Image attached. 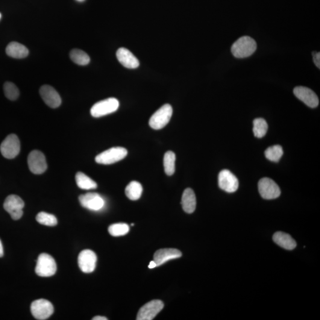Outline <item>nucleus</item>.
<instances>
[{"mask_svg":"<svg viewBox=\"0 0 320 320\" xmlns=\"http://www.w3.org/2000/svg\"><path fill=\"white\" fill-rule=\"evenodd\" d=\"M155 267H157L156 263H155L154 261H151L150 263H149V265L148 266V268L149 269H153V268H155Z\"/></svg>","mask_w":320,"mask_h":320,"instance_id":"nucleus-34","label":"nucleus"},{"mask_svg":"<svg viewBox=\"0 0 320 320\" xmlns=\"http://www.w3.org/2000/svg\"><path fill=\"white\" fill-rule=\"evenodd\" d=\"M93 320H107L108 319L107 318V317H102V316H96L94 317V318L92 319Z\"/></svg>","mask_w":320,"mask_h":320,"instance_id":"nucleus-33","label":"nucleus"},{"mask_svg":"<svg viewBox=\"0 0 320 320\" xmlns=\"http://www.w3.org/2000/svg\"><path fill=\"white\" fill-rule=\"evenodd\" d=\"M260 195L263 199H275L281 195V189L278 185L271 178H263L258 184Z\"/></svg>","mask_w":320,"mask_h":320,"instance_id":"nucleus-9","label":"nucleus"},{"mask_svg":"<svg viewBox=\"0 0 320 320\" xmlns=\"http://www.w3.org/2000/svg\"><path fill=\"white\" fill-rule=\"evenodd\" d=\"M3 207L4 210L10 214L11 218L18 220L23 216V209L25 207V202L19 196L11 195L5 199Z\"/></svg>","mask_w":320,"mask_h":320,"instance_id":"nucleus-8","label":"nucleus"},{"mask_svg":"<svg viewBox=\"0 0 320 320\" xmlns=\"http://www.w3.org/2000/svg\"><path fill=\"white\" fill-rule=\"evenodd\" d=\"M117 60L125 68L136 69L140 66V62L128 49L120 48L116 52Z\"/></svg>","mask_w":320,"mask_h":320,"instance_id":"nucleus-17","label":"nucleus"},{"mask_svg":"<svg viewBox=\"0 0 320 320\" xmlns=\"http://www.w3.org/2000/svg\"><path fill=\"white\" fill-rule=\"evenodd\" d=\"M39 92L41 98L49 107L55 108L60 107L62 100L54 88L44 85L40 87Z\"/></svg>","mask_w":320,"mask_h":320,"instance_id":"nucleus-16","label":"nucleus"},{"mask_svg":"<svg viewBox=\"0 0 320 320\" xmlns=\"http://www.w3.org/2000/svg\"><path fill=\"white\" fill-rule=\"evenodd\" d=\"M173 114V108L169 104H166L152 114L149 120V125L155 130H159L168 124Z\"/></svg>","mask_w":320,"mask_h":320,"instance_id":"nucleus-2","label":"nucleus"},{"mask_svg":"<svg viewBox=\"0 0 320 320\" xmlns=\"http://www.w3.org/2000/svg\"><path fill=\"white\" fill-rule=\"evenodd\" d=\"M142 184L139 182L133 181L126 186L125 194L130 200L137 201L139 200L142 196Z\"/></svg>","mask_w":320,"mask_h":320,"instance_id":"nucleus-23","label":"nucleus"},{"mask_svg":"<svg viewBox=\"0 0 320 320\" xmlns=\"http://www.w3.org/2000/svg\"><path fill=\"white\" fill-rule=\"evenodd\" d=\"M273 240L278 246L286 249L291 250L296 247V243L292 237L283 232L276 233L273 236Z\"/></svg>","mask_w":320,"mask_h":320,"instance_id":"nucleus-21","label":"nucleus"},{"mask_svg":"<svg viewBox=\"0 0 320 320\" xmlns=\"http://www.w3.org/2000/svg\"><path fill=\"white\" fill-rule=\"evenodd\" d=\"M293 93L298 99L308 107L316 108L319 105V99L316 94L309 88L299 86L295 88Z\"/></svg>","mask_w":320,"mask_h":320,"instance_id":"nucleus-15","label":"nucleus"},{"mask_svg":"<svg viewBox=\"0 0 320 320\" xmlns=\"http://www.w3.org/2000/svg\"><path fill=\"white\" fill-rule=\"evenodd\" d=\"M81 206L91 211H98L104 208L105 202L101 195L97 193H87L79 196Z\"/></svg>","mask_w":320,"mask_h":320,"instance_id":"nucleus-14","label":"nucleus"},{"mask_svg":"<svg viewBox=\"0 0 320 320\" xmlns=\"http://www.w3.org/2000/svg\"><path fill=\"white\" fill-rule=\"evenodd\" d=\"M119 107V102L116 98H111L97 102L91 108L90 113L94 117H101L114 113Z\"/></svg>","mask_w":320,"mask_h":320,"instance_id":"nucleus-5","label":"nucleus"},{"mask_svg":"<svg viewBox=\"0 0 320 320\" xmlns=\"http://www.w3.org/2000/svg\"><path fill=\"white\" fill-rule=\"evenodd\" d=\"M265 154L267 159L273 162H278L284 154L283 148L279 145L270 146L266 149Z\"/></svg>","mask_w":320,"mask_h":320,"instance_id":"nucleus-27","label":"nucleus"},{"mask_svg":"<svg viewBox=\"0 0 320 320\" xmlns=\"http://www.w3.org/2000/svg\"><path fill=\"white\" fill-rule=\"evenodd\" d=\"M1 13H0V19H1Z\"/></svg>","mask_w":320,"mask_h":320,"instance_id":"nucleus-36","label":"nucleus"},{"mask_svg":"<svg viewBox=\"0 0 320 320\" xmlns=\"http://www.w3.org/2000/svg\"><path fill=\"white\" fill-rule=\"evenodd\" d=\"M108 231L111 236H123L130 231V227L125 223H117V224L111 225L108 227Z\"/></svg>","mask_w":320,"mask_h":320,"instance_id":"nucleus-28","label":"nucleus"},{"mask_svg":"<svg viewBox=\"0 0 320 320\" xmlns=\"http://www.w3.org/2000/svg\"><path fill=\"white\" fill-rule=\"evenodd\" d=\"M36 219L39 224L48 226V227H54L58 224L57 219L54 215L45 212L38 213Z\"/></svg>","mask_w":320,"mask_h":320,"instance_id":"nucleus-29","label":"nucleus"},{"mask_svg":"<svg viewBox=\"0 0 320 320\" xmlns=\"http://www.w3.org/2000/svg\"><path fill=\"white\" fill-rule=\"evenodd\" d=\"M164 303L160 300H152L140 308L137 320H152L163 310Z\"/></svg>","mask_w":320,"mask_h":320,"instance_id":"nucleus-11","label":"nucleus"},{"mask_svg":"<svg viewBox=\"0 0 320 320\" xmlns=\"http://www.w3.org/2000/svg\"><path fill=\"white\" fill-rule=\"evenodd\" d=\"M1 153L7 159H13L18 155L20 151V142L15 134H11L5 138L0 146Z\"/></svg>","mask_w":320,"mask_h":320,"instance_id":"nucleus-7","label":"nucleus"},{"mask_svg":"<svg viewBox=\"0 0 320 320\" xmlns=\"http://www.w3.org/2000/svg\"><path fill=\"white\" fill-rule=\"evenodd\" d=\"M131 225H132V226H134V224H132Z\"/></svg>","mask_w":320,"mask_h":320,"instance_id":"nucleus-37","label":"nucleus"},{"mask_svg":"<svg viewBox=\"0 0 320 320\" xmlns=\"http://www.w3.org/2000/svg\"><path fill=\"white\" fill-rule=\"evenodd\" d=\"M268 130V125L266 120L263 118H257L253 121V133L254 136L259 139L266 136Z\"/></svg>","mask_w":320,"mask_h":320,"instance_id":"nucleus-26","label":"nucleus"},{"mask_svg":"<svg viewBox=\"0 0 320 320\" xmlns=\"http://www.w3.org/2000/svg\"><path fill=\"white\" fill-rule=\"evenodd\" d=\"M181 204L183 210L187 213H192L196 210V198L194 192L190 188L185 189L182 195Z\"/></svg>","mask_w":320,"mask_h":320,"instance_id":"nucleus-19","label":"nucleus"},{"mask_svg":"<svg viewBox=\"0 0 320 320\" xmlns=\"http://www.w3.org/2000/svg\"><path fill=\"white\" fill-rule=\"evenodd\" d=\"M176 155L174 152L169 151L164 154V172L167 176H172L175 172Z\"/></svg>","mask_w":320,"mask_h":320,"instance_id":"nucleus-25","label":"nucleus"},{"mask_svg":"<svg viewBox=\"0 0 320 320\" xmlns=\"http://www.w3.org/2000/svg\"><path fill=\"white\" fill-rule=\"evenodd\" d=\"M57 267L55 260L51 255L42 253L39 255L37 260L35 272L41 277H49L55 274Z\"/></svg>","mask_w":320,"mask_h":320,"instance_id":"nucleus-3","label":"nucleus"},{"mask_svg":"<svg viewBox=\"0 0 320 320\" xmlns=\"http://www.w3.org/2000/svg\"><path fill=\"white\" fill-rule=\"evenodd\" d=\"M257 49V43L251 37H241L231 46V52L234 57L237 58H245L250 57Z\"/></svg>","mask_w":320,"mask_h":320,"instance_id":"nucleus-1","label":"nucleus"},{"mask_svg":"<svg viewBox=\"0 0 320 320\" xmlns=\"http://www.w3.org/2000/svg\"><path fill=\"white\" fill-rule=\"evenodd\" d=\"M4 92L5 97L10 101H16L18 99L20 92L15 84L11 82H6L4 84Z\"/></svg>","mask_w":320,"mask_h":320,"instance_id":"nucleus-30","label":"nucleus"},{"mask_svg":"<svg viewBox=\"0 0 320 320\" xmlns=\"http://www.w3.org/2000/svg\"><path fill=\"white\" fill-rule=\"evenodd\" d=\"M28 163L31 172L35 175L42 174L48 167L45 155L38 150L32 151L29 154Z\"/></svg>","mask_w":320,"mask_h":320,"instance_id":"nucleus-10","label":"nucleus"},{"mask_svg":"<svg viewBox=\"0 0 320 320\" xmlns=\"http://www.w3.org/2000/svg\"><path fill=\"white\" fill-rule=\"evenodd\" d=\"M97 260L95 252L90 249H84L81 251L78 257V264L81 271L86 274H90L95 271Z\"/></svg>","mask_w":320,"mask_h":320,"instance_id":"nucleus-13","label":"nucleus"},{"mask_svg":"<svg viewBox=\"0 0 320 320\" xmlns=\"http://www.w3.org/2000/svg\"><path fill=\"white\" fill-rule=\"evenodd\" d=\"M181 252L178 249H158L154 255V261L157 266L163 265L169 260L178 259L181 256Z\"/></svg>","mask_w":320,"mask_h":320,"instance_id":"nucleus-18","label":"nucleus"},{"mask_svg":"<svg viewBox=\"0 0 320 320\" xmlns=\"http://www.w3.org/2000/svg\"><path fill=\"white\" fill-rule=\"evenodd\" d=\"M313 57L314 63H315L316 66L320 69V52H313Z\"/></svg>","mask_w":320,"mask_h":320,"instance_id":"nucleus-31","label":"nucleus"},{"mask_svg":"<svg viewBox=\"0 0 320 320\" xmlns=\"http://www.w3.org/2000/svg\"><path fill=\"white\" fill-rule=\"evenodd\" d=\"M76 1H77L78 2H83L85 1V0H76Z\"/></svg>","mask_w":320,"mask_h":320,"instance_id":"nucleus-35","label":"nucleus"},{"mask_svg":"<svg viewBox=\"0 0 320 320\" xmlns=\"http://www.w3.org/2000/svg\"><path fill=\"white\" fill-rule=\"evenodd\" d=\"M4 255L3 246H2L1 241L0 240V257H2Z\"/></svg>","mask_w":320,"mask_h":320,"instance_id":"nucleus-32","label":"nucleus"},{"mask_svg":"<svg viewBox=\"0 0 320 320\" xmlns=\"http://www.w3.org/2000/svg\"><path fill=\"white\" fill-rule=\"evenodd\" d=\"M70 57L74 63L79 66H87L90 62L89 55L80 49H72L70 52Z\"/></svg>","mask_w":320,"mask_h":320,"instance_id":"nucleus-24","label":"nucleus"},{"mask_svg":"<svg viewBox=\"0 0 320 320\" xmlns=\"http://www.w3.org/2000/svg\"><path fill=\"white\" fill-rule=\"evenodd\" d=\"M6 54L9 57L16 59L25 58L29 55V50L21 43L12 42L8 44L5 49Z\"/></svg>","mask_w":320,"mask_h":320,"instance_id":"nucleus-20","label":"nucleus"},{"mask_svg":"<svg viewBox=\"0 0 320 320\" xmlns=\"http://www.w3.org/2000/svg\"><path fill=\"white\" fill-rule=\"evenodd\" d=\"M32 315L39 320H46L54 313V308L51 302L44 299H39L32 302L31 306Z\"/></svg>","mask_w":320,"mask_h":320,"instance_id":"nucleus-6","label":"nucleus"},{"mask_svg":"<svg viewBox=\"0 0 320 320\" xmlns=\"http://www.w3.org/2000/svg\"><path fill=\"white\" fill-rule=\"evenodd\" d=\"M218 185L220 189L228 193H234L239 186L236 176L230 170H223L218 175Z\"/></svg>","mask_w":320,"mask_h":320,"instance_id":"nucleus-12","label":"nucleus"},{"mask_svg":"<svg viewBox=\"0 0 320 320\" xmlns=\"http://www.w3.org/2000/svg\"><path fill=\"white\" fill-rule=\"evenodd\" d=\"M75 181L78 187L83 190L95 189L98 184L92 178L82 172H78L75 175Z\"/></svg>","mask_w":320,"mask_h":320,"instance_id":"nucleus-22","label":"nucleus"},{"mask_svg":"<svg viewBox=\"0 0 320 320\" xmlns=\"http://www.w3.org/2000/svg\"><path fill=\"white\" fill-rule=\"evenodd\" d=\"M127 154V149L117 146L108 149L97 155L95 160L99 164L109 165L123 160Z\"/></svg>","mask_w":320,"mask_h":320,"instance_id":"nucleus-4","label":"nucleus"}]
</instances>
